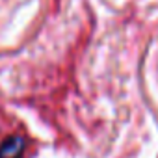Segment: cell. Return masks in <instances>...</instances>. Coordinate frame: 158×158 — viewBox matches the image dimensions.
Wrapping results in <instances>:
<instances>
[{"instance_id":"obj_1","label":"cell","mask_w":158,"mask_h":158,"mask_svg":"<svg viewBox=\"0 0 158 158\" xmlns=\"http://www.w3.org/2000/svg\"><path fill=\"white\" fill-rule=\"evenodd\" d=\"M24 149V139L21 136H11L0 145V158H21Z\"/></svg>"}]
</instances>
